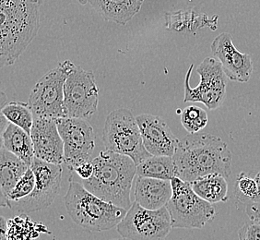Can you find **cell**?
<instances>
[{
    "mask_svg": "<svg viewBox=\"0 0 260 240\" xmlns=\"http://www.w3.org/2000/svg\"><path fill=\"white\" fill-rule=\"evenodd\" d=\"M94 173L83 180L86 190L102 200L128 211L132 206L131 190L137 175V165L128 156L111 151H102L91 160Z\"/></svg>",
    "mask_w": 260,
    "mask_h": 240,
    "instance_id": "obj_3",
    "label": "cell"
},
{
    "mask_svg": "<svg viewBox=\"0 0 260 240\" xmlns=\"http://www.w3.org/2000/svg\"><path fill=\"white\" fill-rule=\"evenodd\" d=\"M212 54L222 66L228 79L240 83L250 80L253 72V62L250 55L237 50L229 33L218 35L210 45Z\"/></svg>",
    "mask_w": 260,
    "mask_h": 240,
    "instance_id": "obj_14",
    "label": "cell"
},
{
    "mask_svg": "<svg viewBox=\"0 0 260 240\" xmlns=\"http://www.w3.org/2000/svg\"><path fill=\"white\" fill-rule=\"evenodd\" d=\"M0 240H8V220L0 217Z\"/></svg>",
    "mask_w": 260,
    "mask_h": 240,
    "instance_id": "obj_31",
    "label": "cell"
},
{
    "mask_svg": "<svg viewBox=\"0 0 260 240\" xmlns=\"http://www.w3.org/2000/svg\"><path fill=\"white\" fill-rule=\"evenodd\" d=\"M245 215L250 221L260 224V202H250L245 206Z\"/></svg>",
    "mask_w": 260,
    "mask_h": 240,
    "instance_id": "obj_30",
    "label": "cell"
},
{
    "mask_svg": "<svg viewBox=\"0 0 260 240\" xmlns=\"http://www.w3.org/2000/svg\"><path fill=\"white\" fill-rule=\"evenodd\" d=\"M172 228L166 206L160 210H148L136 201L117 225L121 236L130 240H165Z\"/></svg>",
    "mask_w": 260,
    "mask_h": 240,
    "instance_id": "obj_10",
    "label": "cell"
},
{
    "mask_svg": "<svg viewBox=\"0 0 260 240\" xmlns=\"http://www.w3.org/2000/svg\"><path fill=\"white\" fill-rule=\"evenodd\" d=\"M194 64L189 67L185 78L184 102L201 103L209 110L219 108L226 97L228 77L222 70L220 61L213 57H207L198 67L200 75L199 85L192 88L190 78Z\"/></svg>",
    "mask_w": 260,
    "mask_h": 240,
    "instance_id": "obj_8",
    "label": "cell"
},
{
    "mask_svg": "<svg viewBox=\"0 0 260 240\" xmlns=\"http://www.w3.org/2000/svg\"><path fill=\"white\" fill-rule=\"evenodd\" d=\"M218 18L217 15L210 18L206 14L197 13L193 10H179L165 14V27L167 30L189 33H196L205 27L216 30Z\"/></svg>",
    "mask_w": 260,
    "mask_h": 240,
    "instance_id": "obj_19",
    "label": "cell"
},
{
    "mask_svg": "<svg viewBox=\"0 0 260 240\" xmlns=\"http://www.w3.org/2000/svg\"><path fill=\"white\" fill-rule=\"evenodd\" d=\"M0 107V114L4 115L10 123L20 127L30 135V130L34 124L35 116L29 107L28 103L12 101Z\"/></svg>",
    "mask_w": 260,
    "mask_h": 240,
    "instance_id": "obj_24",
    "label": "cell"
},
{
    "mask_svg": "<svg viewBox=\"0 0 260 240\" xmlns=\"http://www.w3.org/2000/svg\"><path fill=\"white\" fill-rule=\"evenodd\" d=\"M239 240H260V224L253 221L246 222L238 231Z\"/></svg>",
    "mask_w": 260,
    "mask_h": 240,
    "instance_id": "obj_28",
    "label": "cell"
},
{
    "mask_svg": "<svg viewBox=\"0 0 260 240\" xmlns=\"http://www.w3.org/2000/svg\"><path fill=\"white\" fill-rule=\"evenodd\" d=\"M135 201L148 210H160L167 205L173 196L172 182L138 176L134 189Z\"/></svg>",
    "mask_w": 260,
    "mask_h": 240,
    "instance_id": "obj_16",
    "label": "cell"
},
{
    "mask_svg": "<svg viewBox=\"0 0 260 240\" xmlns=\"http://www.w3.org/2000/svg\"><path fill=\"white\" fill-rule=\"evenodd\" d=\"M112 240H130V239H127V238H124V237H122V238H118V239H112Z\"/></svg>",
    "mask_w": 260,
    "mask_h": 240,
    "instance_id": "obj_33",
    "label": "cell"
},
{
    "mask_svg": "<svg viewBox=\"0 0 260 240\" xmlns=\"http://www.w3.org/2000/svg\"><path fill=\"white\" fill-rule=\"evenodd\" d=\"M138 176L160 180H171L176 176V167L173 157L150 156L137 165Z\"/></svg>",
    "mask_w": 260,
    "mask_h": 240,
    "instance_id": "obj_23",
    "label": "cell"
},
{
    "mask_svg": "<svg viewBox=\"0 0 260 240\" xmlns=\"http://www.w3.org/2000/svg\"><path fill=\"white\" fill-rule=\"evenodd\" d=\"M58 131L64 142V163L74 171L80 164L90 162L95 148V136L87 120L72 117L56 119Z\"/></svg>",
    "mask_w": 260,
    "mask_h": 240,
    "instance_id": "obj_12",
    "label": "cell"
},
{
    "mask_svg": "<svg viewBox=\"0 0 260 240\" xmlns=\"http://www.w3.org/2000/svg\"><path fill=\"white\" fill-rule=\"evenodd\" d=\"M257 194V184L255 178L245 172L237 176L235 182V195L236 199L243 203H250L255 200Z\"/></svg>",
    "mask_w": 260,
    "mask_h": 240,
    "instance_id": "obj_26",
    "label": "cell"
},
{
    "mask_svg": "<svg viewBox=\"0 0 260 240\" xmlns=\"http://www.w3.org/2000/svg\"><path fill=\"white\" fill-rule=\"evenodd\" d=\"M35 183L36 178L35 173L30 167L24 175L20 178V181L17 183L15 188L10 192V195L8 197L7 205L10 201H18L30 195L35 190Z\"/></svg>",
    "mask_w": 260,
    "mask_h": 240,
    "instance_id": "obj_27",
    "label": "cell"
},
{
    "mask_svg": "<svg viewBox=\"0 0 260 240\" xmlns=\"http://www.w3.org/2000/svg\"><path fill=\"white\" fill-rule=\"evenodd\" d=\"M36 183L30 195L18 201H10L7 207L18 213H30L48 208L59 194L63 168L35 157L30 165Z\"/></svg>",
    "mask_w": 260,
    "mask_h": 240,
    "instance_id": "obj_9",
    "label": "cell"
},
{
    "mask_svg": "<svg viewBox=\"0 0 260 240\" xmlns=\"http://www.w3.org/2000/svg\"><path fill=\"white\" fill-rule=\"evenodd\" d=\"M64 201L72 221L90 231H106L117 226L127 212L102 200L72 179L70 180Z\"/></svg>",
    "mask_w": 260,
    "mask_h": 240,
    "instance_id": "obj_4",
    "label": "cell"
},
{
    "mask_svg": "<svg viewBox=\"0 0 260 240\" xmlns=\"http://www.w3.org/2000/svg\"><path fill=\"white\" fill-rule=\"evenodd\" d=\"M41 234H51L42 223L34 222L22 214L8 220V240H36Z\"/></svg>",
    "mask_w": 260,
    "mask_h": 240,
    "instance_id": "obj_22",
    "label": "cell"
},
{
    "mask_svg": "<svg viewBox=\"0 0 260 240\" xmlns=\"http://www.w3.org/2000/svg\"><path fill=\"white\" fill-rule=\"evenodd\" d=\"M146 150L152 156H170L175 154L179 140L160 116L141 114L136 116Z\"/></svg>",
    "mask_w": 260,
    "mask_h": 240,
    "instance_id": "obj_15",
    "label": "cell"
},
{
    "mask_svg": "<svg viewBox=\"0 0 260 240\" xmlns=\"http://www.w3.org/2000/svg\"><path fill=\"white\" fill-rule=\"evenodd\" d=\"M30 138L36 158L54 165H61L64 163V142L56 119L35 116Z\"/></svg>",
    "mask_w": 260,
    "mask_h": 240,
    "instance_id": "obj_13",
    "label": "cell"
},
{
    "mask_svg": "<svg viewBox=\"0 0 260 240\" xmlns=\"http://www.w3.org/2000/svg\"><path fill=\"white\" fill-rule=\"evenodd\" d=\"M171 182L173 196L166 208L170 214L173 228L200 229L214 219L215 208L197 195L188 182L177 176Z\"/></svg>",
    "mask_w": 260,
    "mask_h": 240,
    "instance_id": "obj_6",
    "label": "cell"
},
{
    "mask_svg": "<svg viewBox=\"0 0 260 240\" xmlns=\"http://www.w3.org/2000/svg\"><path fill=\"white\" fill-rule=\"evenodd\" d=\"M67 117L90 119L99 104V90L91 71L75 66L64 87Z\"/></svg>",
    "mask_w": 260,
    "mask_h": 240,
    "instance_id": "obj_11",
    "label": "cell"
},
{
    "mask_svg": "<svg viewBox=\"0 0 260 240\" xmlns=\"http://www.w3.org/2000/svg\"><path fill=\"white\" fill-rule=\"evenodd\" d=\"M256 184H257V194L253 202H260V172H258L255 177Z\"/></svg>",
    "mask_w": 260,
    "mask_h": 240,
    "instance_id": "obj_32",
    "label": "cell"
},
{
    "mask_svg": "<svg viewBox=\"0 0 260 240\" xmlns=\"http://www.w3.org/2000/svg\"><path fill=\"white\" fill-rule=\"evenodd\" d=\"M74 67V63L70 60L60 62L35 84L28 99V105L35 116L55 119L67 117L64 87Z\"/></svg>",
    "mask_w": 260,
    "mask_h": 240,
    "instance_id": "obj_7",
    "label": "cell"
},
{
    "mask_svg": "<svg viewBox=\"0 0 260 240\" xmlns=\"http://www.w3.org/2000/svg\"><path fill=\"white\" fill-rule=\"evenodd\" d=\"M105 20L125 25L141 10L144 0H88Z\"/></svg>",
    "mask_w": 260,
    "mask_h": 240,
    "instance_id": "obj_17",
    "label": "cell"
},
{
    "mask_svg": "<svg viewBox=\"0 0 260 240\" xmlns=\"http://www.w3.org/2000/svg\"><path fill=\"white\" fill-rule=\"evenodd\" d=\"M103 140L106 150L128 156L137 165L152 156L143 144L135 116L125 108L112 111L107 115Z\"/></svg>",
    "mask_w": 260,
    "mask_h": 240,
    "instance_id": "obj_5",
    "label": "cell"
},
{
    "mask_svg": "<svg viewBox=\"0 0 260 240\" xmlns=\"http://www.w3.org/2000/svg\"><path fill=\"white\" fill-rule=\"evenodd\" d=\"M176 176L190 183L206 175L220 174L229 177L232 174L233 155L218 136L197 133L181 140L173 156Z\"/></svg>",
    "mask_w": 260,
    "mask_h": 240,
    "instance_id": "obj_1",
    "label": "cell"
},
{
    "mask_svg": "<svg viewBox=\"0 0 260 240\" xmlns=\"http://www.w3.org/2000/svg\"><path fill=\"white\" fill-rule=\"evenodd\" d=\"M30 166L19 157L1 147L0 154V186L1 206L6 207L8 197Z\"/></svg>",
    "mask_w": 260,
    "mask_h": 240,
    "instance_id": "obj_18",
    "label": "cell"
},
{
    "mask_svg": "<svg viewBox=\"0 0 260 240\" xmlns=\"http://www.w3.org/2000/svg\"><path fill=\"white\" fill-rule=\"evenodd\" d=\"M1 142L3 148L30 166L35 157V149L30 135L25 130L10 123L1 133Z\"/></svg>",
    "mask_w": 260,
    "mask_h": 240,
    "instance_id": "obj_20",
    "label": "cell"
},
{
    "mask_svg": "<svg viewBox=\"0 0 260 240\" xmlns=\"http://www.w3.org/2000/svg\"><path fill=\"white\" fill-rule=\"evenodd\" d=\"M74 172L80 176L81 179L88 180L90 179V177L93 175L94 167H93L91 161H90V162H86V163L78 165L74 169Z\"/></svg>",
    "mask_w": 260,
    "mask_h": 240,
    "instance_id": "obj_29",
    "label": "cell"
},
{
    "mask_svg": "<svg viewBox=\"0 0 260 240\" xmlns=\"http://www.w3.org/2000/svg\"><path fill=\"white\" fill-rule=\"evenodd\" d=\"M196 194L211 204L224 202L229 199L226 177L220 174H211L189 183Z\"/></svg>",
    "mask_w": 260,
    "mask_h": 240,
    "instance_id": "obj_21",
    "label": "cell"
},
{
    "mask_svg": "<svg viewBox=\"0 0 260 240\" xmlns=\"http://www.w3.org/2000/svg\"><path fill=\"white\" fill-rule=\"evenodd\" d=\"M181 123L189 134H197L208 125L209 116L203 108L191 105L182 112Z\"/></svg>",
    "mask_w": 260,
    "mask_h": 240,
    "instance_id": "obj_25",
    "label": "cell"
},
{
    "mask_svg": "<svg viewBox=\"0 0 260 240\" xmlns=\"http://www.w3.org/2000/svg\"><path fill=\"white\" fill-rule=\"evenodd\" d=\"M41 0H0V64H14L40 28Z\"/></svg>",
    "mask_w": 260,
    "mask_h": 240,
    "instance_id": "obj_2",
    "label": "cell"
}]
</instances>
